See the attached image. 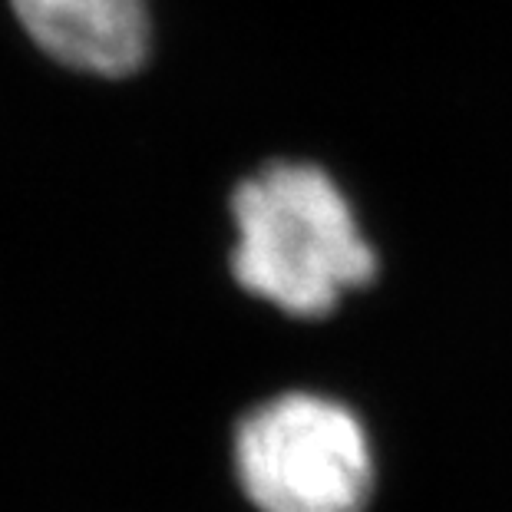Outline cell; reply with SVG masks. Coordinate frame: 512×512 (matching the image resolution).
I'll use <instances>...</instances> for the list:
<instances>
[{
    "mask_svg": "<svg viewBox=\"0 0 512 512\" xmlns=\"http://www.w3.org/2000/svg\"><path fill=\"white\" fill-rule=\"evenodd\" d=\"M238 285L294 318H321L377 271L351 202L328 172L275 162L245 179L232 199Z\"/></svg>",
    "mask_w": 512,
    "mask_h": 512,
    "instance_id": "6da1fadb",
    "label": "cell"
},
{
    "mask_svg": "<svg viewBox=\"0 0 512 512\" xmlns=\"http://www.w3.org/2000/svg\"><path fill=\"white\" fill-rule=\"evenodd\" d=\"M235 473L258 512H364L374 493L361 420L321 394H281L248 413Z\"/></svg>",
    "mask_w": 512,
    "mask_h": 512,
    "instance_id": "7a4b0ae2",
    "label": "cell"
},
{
    "mask_svg": "<svg viewBox=\"0 0 512 512\" xmlns=\"http://www.w3.org/2000/svg\"><path fill=\"white\" fill-rule=\"evenodd\" d=\"M24 34L57 63L129 76L149 53L146 0H10Z\"/></svg>",
    "mask_w": 512,
    "mask_h": 512,
    "instance_id": "3957f363",
    "label": "cell"
}]
</instances>
